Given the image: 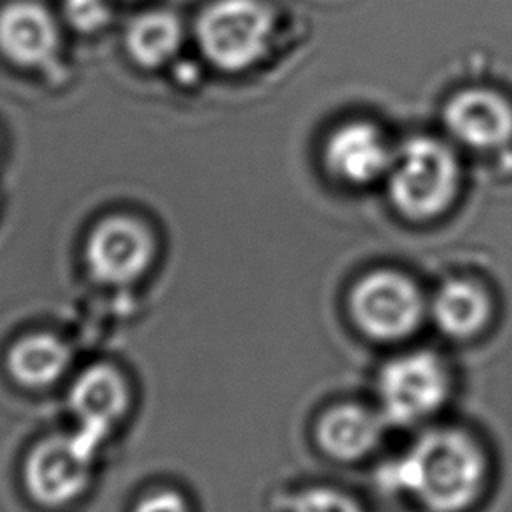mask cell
Instances as JSON below:
<instances>
[{
	"mask_svg": "<svg viewBox=\"0 0 512 512\" xmlns=\"http://www.w3.org/2000/svg\"><path fill=\"white\" fill-rule=\"evenodd\" d=\"M96 452L76 434L42 440L28 456L24 480L34 500L44 506H62L76 498L90 476Z\"/></svg>",
	"mask_w": 512,
	"mask_h": 512,
	"instance_id": "cell-6",
	"label": "cell"
},
{
	"mask_svg": "<svg viewBox=\"0 0 512 512\" xmlns=\"http://www.w3.org/2000/svg\"><path fill=\"white\" fill-rule=\"evenodd\" d=\"M134 512H188V508L176 492H158L144 498Z\"/></svg>",
	"mask_w": 512,
	"mask_h": 512,
	"instance_id": "cell-18",
	"label": "cell"
},
{
	"mask_svg": "<svg viewBox=\"0 0 512 512\" xmlns=\"http://www.w3.org/2000/svg\"><path fill=\"white\" fill-rule=\"evenodd\" d=\"M378 478L388 490L408 492L432 512H458L482 488L484 458L466 434L436 430L386 464Z\"/></svg>",
	"mask_w": 512,
	"mask_h": 512,
	"instance_id": "cell-1",
	"label": "cell"
},
{
	"mask_svg": "<svg viewBox=\"0 0 512 512\" xmlns=\"http://www.w3.org/2000/svg\"><path fill=\"white\" fill-rule=\"evenodd\" d=\"M152 258V240L142 224L116 216L100 222L86 242L90 274L108 286L138 280Z\"/></svg>",
	"mask_w": 512,
	"mask_h": 512,
	"instance_id": "cell-7",
	"label": "cell"
},
{
	"mask_svg": "<svg viewBox=\"0 0 512 512\" xmlns=\"http://www.w3.org/2000/svg\"><path fill=\"white\" fill-rule=\"evenodd\" d=\"M326 162L342 180L364 184L390 168V154L382 134L366 124L352 122L338 128L326 146Z\"/></svg>",
	"mask_w": 512,
	"mask_h": 512,
	"instance_id": "cell-11",
	"label": "cell"
},
{
	"mask_svg": "<svg viewBox=\"0 0 512 512\" xmlns=\"http://www.w3.org/2000/svg\"><path fill=\"white\" fill-rule=\"evenodd\" d=\"M58 46L54 18L36 2L20 0L0 10V50L16 64L36 66L50 60Z\"/></svg>",
	"mask_w": 512,
	"mask_h": 512,
	"instance_id": "cell-10",
	"label": "cell"
},
{
	"mask_svg": "<svg viewBox=\"0 0 512 512\" xmlns=\"http://www.w3.org/2000/svg\"><path fill=\"white\" fill-rule=\"evenodd\" d=\"M448 130L464 144L492 148L512 136V108L490 90H464L456 94L444 112Z\"/></svg>",
	"mask_w": 512,
	"mask_h": 512,
	"instance_id": "cell-9",
	"label": "cell"
},
{
	"mask_svg": "<svg viewBox=\"0 0 512 512\" xmlns=\"http://www.w3.org/2000/svg\"><path fill=\"white\" fill-rule=\"evenodd\" d=\"M448 378L430 352H412L390 360L378 378L382 412L396 424H412L440 408Z\"/></svg>",
	"mask_w": 512,
	"mask_h": 512,
	"instance_id": "cell-4",
	"label": "cell"
},
{
	"mask_svg": "<svg viewBox=\"0 0 512 512\" xmlns=\"http://www.w3.org/2000/svg\"><path fill=\"white\" fill-rule=\"evenodd\" d=\"M70 364V348L52 334H32L16 342L8 354L12 376L26 386H48Z\"/></svg>",
	"mask_w": 512,
	"mask_h": 512,
	"instance_id": "cell-13",
	"label": "cell"
},
{
	"mask_svg": "<svg viewBox=\"0 0 512 512\" xmlns=\"http://www.w3.org/2000/svg\"><path fill=\"white\" fill-rule=\"evenodd\" d=\"M380 434V418L354 404L332 408L318 424V442L336 460H356L368 454L378 444Z\"/></svg>",
	"mask_w": 512,
	"mask_h": 512,
	"instance_id": "cell-12",
	"label": "cell"
},
{
	"mask_svg": "<svg viewBox=\"0 0 512 512\" xmlns=\"http://www.w3.org/2000/svg\"><path fill=\"white\" fill-rule=\"evenodd\" d=\"M126 44L138 64L160 66L180 44V22L170 12H146L128 26Z\"/></svg>",
	"mask_w": 512,
	"mask_h": 512,
	"instance_id": "cell-15",
	"label": "cell"
},
{
	"mask_svg": "<svg viewBox=\"0 0 512 512\" xmlns=\"http://www.w3.org/2000/svg\"><path fill=\"white\" fill-rule=\"evenodd\" d=\"M292 512H360V508L342 492L312 488L296 498Z\"/></svg>",
	"mask_w": 512,
	"mask_h": 512,
	"instance_id": "cell-16",
	"label": "cell"
},
{
	"mask_svg": "<svg viewBox=\"0 0 512 512\" xmlns=\"http://www.w3.org/2000/svg\"><path fill=\"white\" fill-rule=\"evenodd\" d=\"M456 178V160L444 144L412 138L390 162V196L406 216L432 218L452 200Z\"/></svg>",
	"mask_w": 512,
	"mask_h": 512,
	"instance_id": "cell-2",
	"label": "cell"
},
{
	"mask_svg": "<svg viewBox=\"0 0 512 512\" xmlns=\"http://www.w3.org/2000/svg\"><path fill=\"white\" fill-rule=\"evenodd\" d=\"M272 30L270 10L258 0H216L198 18L204 56L222 70H242L256 62Z\"/></svg>",
	"mask_w": 512,
	"mask_h": 512,
	"instance_id": "cell-3",
	"label": "cell"
},
{
	"mask_svg": "<svg viewBox=\"0 0 512 512\" xmlns=\"http://www.w3.org/2000/svg\"><path fill=\"white\" fill-rule=\"evenodd\" d=\"M128 406V388L122 376L108 364L86 368L70 390V408L78 420L74 432L84 446L98 452L114 422Z\"/></svg>",
	"mask_w": 512,
	"mask_h": 512,
	"instance_id": "cell-8",
	"label": "cell"
},
{
	"mask_svg": "<svg viewBox=\"0 0 512 512\" xmlns=\"http://www.w3.org/2000/svg\"><path fill=\"white\" fill-rule=\"evenodd\" d=\"M64 14L76 30L94 32L108 22L110 8L106 0H64Z\"/></svg>",
	"mask_w": 512,
	"mask_h": 512,
	"instance_id": "cell-17",
	"label": "cell"
},
{
	"mask_svg": "<svg viewBox=\"0 0 512 512\" xmlns=\"http://www.w3.org/2000/svg\"><path fill=\"white\" fill-rule=\"evenodd\" d=\"M356 324L372 338L408 336L422 318V296L402 274L378 270L364 276L350 298Z\"/></svg>",
	"mask_w": 512,
	"mask_h": 512,
	"instance_id": "cell-5",
	"label": "cell"
},
{
	"mask_svg": "<svg viewBox=\"0 0 512 512\" xmlns=\"http://www.w3.org/2000/svg\"><path fill=\"white\" fill-rule=\"evenodd\" d=\"M488 298L472 282L450 280L446 282L432 302L436 324L450 336L466 338L476 334L488 318Z\"/></svg>",
	"mask_w": 512,
	"mask_h": 512,
	"instance_id": "cell-14",
	"label": "cell"
}]
</instances>
